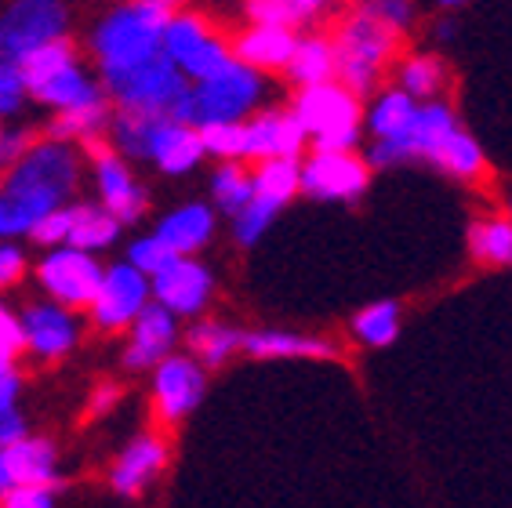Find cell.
Returning <instances> with one entry per match:
<instances>
[{
	"label": "cell",
	"instance_id": "obj_17",
	"mask_svg": "<svg viewBox=\"0 0 512 508\" xmlns=\"http://www.w3.org/2000/svg\"><path fill=\"white\" fill-rule=\"evenodd\" d=\"M309 146L306 127L291 109H262L244 120V160H302Z\"/></svg>",
	"mask_w": 512,
	"mask_h": 508
},
{
	"label": "cell",
	"instance_id": "obj_38",
	"mask_svg": "<svg viewBox=\"0 0 512 508\" xmlns=\"http://www.w3.org/2000/svg\"><path fill=\"white\" fill-rule=\"evenodd\" d=\"M280 215V204L266 200V196H251L237 215H233V236H237L240 247H255L262 236L269 233V225Z\"/></svg>",
	"mask_w": 512,
	"mask_h": 508
},
{
	"label": "cell",
	"instance_id": "obj_43",
	"mask_svg": "<svg viewBox=\"0 0 512 508\" xmlns=\"http://www.w3.org/2000/svg\"><path fill=\"white\" fill-rule=\"evenodd\" d=\"M26 98H30V91H26L22 69L19 66H8V62H0V120L22 113Z\"/></svg>",
	"mask_w": 512,
	"mask_h": 508
},
{
	"label": "cell",
	"instance_id": "obj_27",
	"mask_svg": "<svg viewBox=\"0 0 512 508\" xmlns=\"http://www.w3.org/2000/svg\"><path fill=\"white\" fill-rule=\"evenodd\" d=\"M120 236V222L109 215L106 207H95V204H73V225H69V236L66 244L77 247V251H88V254H99L106 247L117 244Z\"/></svg>",
	"mask_w": 512,
	"mask_h": 508
},
{
	"label": "cell",
	"instance_id": "obj_15",
	"mask_svg": "<svg viewBox=\"0 0 512 508\" xmlns=\"http://www.w3.org/2000/svg\"><path fill=\"white\" fill-rule=\"evenodd\" d=\"M149 305V276L138 273L131 262H117L102 269L99 291L91 298V320L99 323L102 331H124L131 327L142 309Z\"/></svg>",
	"mask_w": 512,
	"mask_h": 508
},
{
	"label": "cell",
	"instance_id": "obj_36",
	"mask_svg": "<svg viewBox=\"0 0 512 508\" xmlns=\"http://www.w3.org/2000/svg\"><path fill=\"white\" fill-rule=\"evenodd\" d=\"M211 196H215L218 211H226V215H237L240 207L255 196L251 175L240 167V160H222V167L211 175Z\"/></svg>",
	"mask_w": 512,
	"mask_h": 508
},
{
	"label": "cell",
	"instance_id": "obj_4",
	"mask_svg": "<svg viewBox=\"0 0 512 508\" xmlns=\"http://www.w3.org/2000/svg\"><path fill=\"white\" fill-rule=\"evenodd\" d=\"M266 95V80L262 73L244 62L229 59L218 69L215 77L189 84L182 102L175 106L171 117L182 120L189 127H207V124H229V120H247L258 109Z\"/></svg>",
	"mask_w": 512,
	"mask_h": 508
},
{
	"label": "cell",
	"instance_id": "obj_6",
	"mask_svg": "<svg viewBox=\"0 0 512 508\" xmlns=\"http://www.w3.org/2000/svg\"><path fill=\"white\" fill-rule=\"evenodd\" d=\"M102 91H106L113 109H135V113H175L182 95L189 91V80L182 69L160 51L153 59L138 62V66L117 69V73H102Z\"/></svg>",
	"mask_w": 512,
	"mask_h": 508
},
{
	"label": "cell",
	"instance_id": "obj_11",
	"mask_svg": "<svg viewBox=\"0 0 512 508\" xmlns=\"http://www.w3.org/2000/svg\"><path fill=\"white\" fill-rule=\"evenodd\" d=\"M102 280V265L95 254L77 251V247H48V254L37 265V284L44 287L51 302L66 309H88Z\"/></svg>",
	"mask_w": 512,
	"mask_h": 508
},
{
	"label": "cell",
	"instance_id": "obj_29",
	"mask_svg": "<svg viewBox=\"0 0 512 508\" xmlns=\"http://www.w3.org/2000/svg\"><path fill=\"white\" fill-rule=\"evenodd\" d=\"M396 77H400L396 88L407 91L414 102H429V98H440V91L447 88V62L440 59V55H429V51L407 55V59L400 62V73H396Z\"/></svg>",
	"mask_w": 512,
	"mask_h": 508
},
{
	"label": "cell",
	"instance_id": "obj_21",
	"mask_svg": "<svg viewBox=\"0 0 512 508\" xmlns=\"http://www.w3.org/2000/svg\"><path fill=\"white\" fill-rule=\"evenodd\" d=\"M164 465H168V443L160 440V436H153V432H142L113 461L109 487L117 490V494H124V498H135V494H142L164 472Z\"/></svg>",
	"mask_w": 512,
	"mask_h": 508
},
{
	"label": "cell",
	"instance_id": "obj_37",
	"mask_svg": "<svg viewBox=\"0 0 512 508\" xmlns=\"http://www.w3.org/2000/svg\"><path fill=\"white\" fill-rule=\"evenodd\" d=\"M469 251H473L480 262L512 265V222H505V218L476 222L473 229H469Z\"/></svg>",
	"mask_w": 512,
	"mask_h": 508
},
{
	"label": "cell",
	"instance_id": "obj_56",
	"mask_svg": "<svg viewBox=\"0 0 512 508\" xmlns=\"http://www.w3.org/2000/svg\"><path fill=\"white\" fill-rule=\"evenodd\" d=\"M509 215H512V200H509Z\"/></svg>",
	"mask_w": 512,
	"mask_h": 508
},
{
	"label": "cell",
	"instance_id": "obj_18",
	"mask_svg": "<svg viewBox=\"0 0 512 508\" xmlns=\"http://www.w3.org/2000/svg\"><path fill=\"white\" fill-rule=\"evenodd\" d=\"M15 487H59V450L48 436H22L0 447V494Z\"/></svg>",
	"mask_w": 512,
	"mask_h": 508
},
{
	"label": "cell",
	"instance_id": "obj_55",
	"mask_svg": "<svg viewBox=\"0 0 512 508\" xmlns=\"http://www.w3.org/2000/svg\"><path fill=\"white\" fill-rule=\"evenodd\" d=\"M0 138H4V124H0Z\"/></svg>",
	"mask_w": 512,
	"mask_h": 508
},
{
	"label": "cell",
	"instance_id": "obj_35",
	"mask_svg": "<svg viewBox=\"0 0 512 508\" xmlns=\"http://www.w3.org/2000/svg\"><path fill=\"white\" fill-rule=\"evenodd\" d=\"M73 59H77V44H73L69 33L66 37L48 40V44H40L37 51H30V55L22 59V80H26V91H33L40 80H48L55 69H62Z\"/></svg>",
	"mask_w": 512,
	"mask_h": 508
},
{
	"label": "cell",
	"instance_id": "obj_34",
	"mask_svg": "<svg viewBox=\"0 0 512 508\" xmlns=\"http://www.w3.org/2000/svg\"><path fill=\"white\" fill-rule=\"evenodd\" d=\"M251 186H255V196H266V200L284 207L298 193V160H287V157L258 160Z\"/></svg>",
	"mask_w": 512,
	"mask_h": 508
},
{
	"label": "cell",
	"instance_id": "obj_7",
	"mask_svg": "<svg viewBox=\"0 0 512 508\" xmlns=\"http://www.w3.org/2000/svg\"><path fill=\"white\" fill-rule=\"evenodd\" d=\"M77 182H80V153L73 149V142L44 138V142H30V149L15 164H8V175H4L0 189L37 196L44 204L59 207L77 193Z\"/></svg>",
	"mask_w": 512,
	"mask_h": 508
},
{
	"label": "cell",
	"instance_id": "obj_28",
	"mask_svg": "<svg viewBox=\"0 0 512 508\" xmlns=\"http://www.w3.org/2000/svg\"><path fill=\"white\" fill-rule=\"evenodd\" d=\"M186 342H189V352H193V360H197L200 367H222V363L240 349L244 334H240L237 327H226V323L200 320L186 331Z\"/></svg>",
	"mask_w": 512,
	"mask_h": 508
},
{
	"label": "cell",
	"instance_id": "obj_25",
	"mask_svg": "<svg viewBox=\"0 0 512 508\" xmlns=\"http://www.w3.org/2000/svg\"><path fill=\"white\" fill-rule=\"evenodd\" d=\"M240 349L258 360H335L338 349L324 338H309V334L291 331H251L244 334Z\"/></svg>",
	"mask_w": 512,
	"mask_h": 508
},
{
	"label": "cell",
	"instance_id": "obj_26",
	"mask_svg": "<svg viewBox=\"0 0 512 508\" xmlns=\"http://www.w3.org/2000/svg\"><path fill=\"white\" fill-rule=\"evenodd\" d=\"M284 73L295 88H309V84L335 80V44H331V37H324V33L298 37Z\"/></svg>",
	"mask_w": 512,
	"mask_h": 508
},
{
	"label": "cell",
	"instance_id": "obj_5",
	"mask_svg": "<svg viewBox=\"0 0 512 508\" xmlns=\"http://www.w3.org/2000/svg\"><path fill=\"white\" fill-rule=\"evenodd\" d=\"M291 113L298 117V124L306 127L316 153H345V149H356V142L364 135V98L353 95L338 80L298 88Z\"/></svg>",
	"mask_w": 512,
	"mask_h": 508
},
{
	"label": "cell",
	"instance_id": "obj_41",
	"mask_svg": "<svg viewBox=\"0 0 512 508\" xmlns=\"http://www.w3.org/2000/svg\"><path fill=\"white\" fill-rule=\"evenodd\" d=\"M69 225H73V204L51 207L48 215L40 218V222L30 229V240L40 247H62L66 244V236H69Z\"/></svg>",
	"mask_w": 512,
	"mask_h": 508
},
{
	"label": "cell",
	"instance_id": "obj_14",
	"mask_svg": "<svg viewBox=\"0 0 512 508\" xmlns=\"http://www.w3.org/2000/svg\"><path fill=\"white\" fill-rule=\"evenodd\" d=\"M149 294L153 302H160L171 316H200L215 294V276L204 262L189 258V254H175L160 273L149 276Z\"/></svg>",
	"mask_w": 512,
	"mask_h": 508
},
{
	"label": "cell",
	"instance_id": "obj_46",
	"mask_svg": "<svg viewBox=\"0 0 512 508\" xmlns=\"http://www.w3.org/2000/svg\"><path fill=\"white\" fill-rule=\"evenodd\" d=\"M0 508H55V487H15L0 494Z\"/></svg>",
	"mask_w": 512,
	"mask_h": 508
},
{
	"label": "cell",
	"instance_id": "obj_16",
	"mask_svg": "<svg viewBox=\"0 0 512 508\" xmlns=\"http://www.w3.org/2000/svg\"><path fill=\"white\" fill-rule=\"evenodd\" d=\"M207 392V374L193 356H175L168 352L164 360L153 367V407L160 421L178 425L182 418L197 411Z\"/></svg>",
	"mask_w": 512,
	"mask_h": 508
},
{
	"label": "cell",
	"instance_id": "obj_51",
	"mask_svg": "<svg viewBox=\"0 0 512 508\" xmlns=\"http://www.w3.org/2000/svg\"><path fill=\"white\" fill-rule=\"evenodd\" d=\"M284 4L291 8V15H295L298 26H302V22L320 19V15L331 8V0H284Z\"/></svg>",
	"mask_w": 512,
	"mask_h": 508
},
{
	"label": "cell",
	"instance_id": "obj_45",
	"mask_svg": "<svg viewBox=\"0 0 512 508\" xmlns=\"http://www.w3.org/2000/svg\"><path fill=\"white\" fill-rule=\"evenodd\" d=\"M244 15L247 22H258V26H291V30H298L295 15L284 0H244Z\"/></svg>",
	"mask_w": 512,
	"mask_h": 508
},
{
	"label": "cell",
	"instance_id": "obj_10",
	"mask_svg": "<svg viewBox=\"0 0 512 508\" xmlns=\"http://www.w3.org/2000/svg\"><path fill=\"white\" fill-rule=\"evenodd\" d=\"M69 33V8L66 0H11L0 11V62L19 66L22 59Z\"/></svg>",
	"mask_w": 512,
	"mask_h": 508
},
{
	"label": "cell",
	"instance_id": "obj_44",
	"mask_svg": "<svg viewBox=\"0 0 512 508\" xmlns=\"http://www.w3.org/2000/svg\"><path fill=\"white\" fill-rule=\"evenodd\" d=\"M22 352H26V334H22L19 313L0 302V360L15 363Z\"/></svg>",
	"mask_w": 512,
	"mask_h": 508
},
{
	"label": "cell",
	"instance_id": "obj_47",
	"mask_svg": "<svg viewBox=\"0 0 512 508\" xmlns=\"http://www.w3.org/2000/svg\"><path fill=\"white\" fill-rule=\"evenodd\" d=\"M22 273H26V254H22V247H15L11 240H0V291L19 284Z\"/></svg>",
	"mask_w": 512,
	"mask_h": 508
},
{
	"label": "cell",
	"instance_id": "obj_20",
	"mask_svg": "<svg viewBox=\"0 0 512 508\" xmlns=\"http://www.w3.org/2000/svg\"><path fill=\"white\" fill-rule=\"evenodd\" d=\"M178 342L175 316L160 302H149L142 313L131 320V342L124 349V367L128 371H153Z\"/></svg>",
	"mask_w": 512,
	"mask_h": 508
},
{
	"label": "cell",
	"instance_id": "obj_39",
	"mask_svg": "<svg viewBox=\"0 0 512 508\" xmlns=\"http://www.w3.org/2000/svg\"><path fill=\"white\" fill-rule=\"evenodd\" d=\"M200 142H204L207 157L218 160H244V120H229V124H207L197 127Z\"/></svg>",
	"mask_w": 512,
	"mask_h": 508
},
{
	"label": "cell",
	"instance_id": "obj_2",
	"mask_svg": "<svg viewBox=\"0 0 512 508\" xmlns=\"http://www.w3.org/2000/svg\"><path fill=\"white\" fill-rule=\"evenodd\" d=\"M171 19V8L149 4V0H120L102 15L88 33V48L102 73L138 66V62L160 55V37Z\"/></svg>",
	"mask_w": 512,
	"mask_h": 508
},
{
	"label": "cell",
	"instance_id": "obj_49",
	"mask_svg": "<svg viewBox=\"0 0 512 508\" xmlns=\"http://www.w3.org/2000/svg\"><path fill=\"white\" fill-rule=\"evenodd\" d=\"M33 135L30 131H22V127H15V131H4V138H0V167L15 164V160L30 149Z\"/></svg>",
	"mask_w": 512,
	"mask_h": 508
},
{
	"label": "cell",
	"instance_id": "obj_33",
	"mask_svg": "<svg viewBox=\"0 0 512 508\" xmlns=\"http://www.w3.org/2000/svg\"><path fill=\"white\" fill-rule=\"evenodd\" d=\"M353 334L371 349H385L400 334V305L396 302H375L353 316Z\"/></svg>",
	"mask_w": 512,
	"mask_h": 508
},
{
	"label": "cell",
	"instance_id": "obj_3",
	"mask_svg": "<svg viewBox=\"0 0 512 508\" xmlns=\"http://www.w3.org/2000/svg\"><path fill=\"white\" fill-rule=\"evenodd\" d=\"M331 44H335V80L364 98L378 88L385 66L396 59L400 33L367 15L364 8H353L338 22Z\"/></svg>",
	"mask_w": 512,
	"mask_h": 508
},
{
	"label": "cell",
	"instance_id": "obj_23",
	"mask_svg": "<svg viewBox=\"0 0 512 508\" xmlns=\"http://www.w3.org/2000/svg\"><path fill=\"white\" fill-rule=\"evenodd\" d=\"M30 98H37L40 106L55 109V113H69V109H84V106L109 102L106 91H102V84H99V77H91L88 69L80 66V59L66 62V66L55 69L48 80H40L37 88L30 91Z\"/></svg>",
	"mask_w": 512,
	"mask_h": 508
},
{
	"label": "cell",
	"instance_id": "obj_50",
	"mask_svg": "<svg viewBox=\"0 0 512 508\" xmlns=\"http://www.w3.org/2000/svg\"><path fill=\"white\" fill-rule=\"evenodd\" d=\"M26 436V418H22L19 407H8L0 411V447H11L15 440Z\"/></svg>",
	"mask_w": 512,
	"mask_h": 508
},
{
	"label": "cell",
	"instance_id": "obj_22",
	"mask_svg": "<svg viewBox=\"0 0 512 508\" xmlns=\"http://www.w3.org/2000/svg\"><path fill=\"white\" fill-rule=\"evenodd\" d=\"M295 44L298 30H291V26H258V22H251L247 30L233 37L229 51H233V59L258 69V73H284Z\"/></svg>",
	"mask_w": 512,
	"mask_h": 508
},
{
	"label": "cell",
	"instance_id": "obj_52",
	"mask_svg": "<svg viewBox=\"0 0 512 508\" xmlns=\"http://www.w3.org/2000/svg\"><path fill=\"white\" fill-rule=\"evenodd\" d=\"M117 396H120L117 385H102V389L91 396V407H95V411H106V407H113V400H117Z\"/></svg>",
	"mask_w": 512,
	"mask_h": 508
},
{
	"label": "cell",
	"instance_id": "obj_32",
	"mask_svg": "<svg viewBox=\"0 0 512 508\" xmlns=\"http://www.w3.org/2000/svg\"><path fill=\"white\" fill-rule=\"evenodd\" d=\"M414 109H418V102H414L407 91L389 88L371 102V109L364 113V124L371 127V135L375 138H393L396 131H404L407 127V120L414 117Z\"/></svg>",
	"mask_w": 512,
	"mask_h": 508
},
{
	"label": "cell",
	"instance_id": "obj_53",
	"mask_svg": "<svg viewBox=\"0 0 512 508\" xmlns=\"http://www.w3.org/2000/svg\"><path fill=\"white\" fill-rule=\"evenodd\" d=\"M436 4H440V8H444V11H454V8H465L469 0H436Z\"/></svg>",
	"mask_w": 512,
	"mask_h": 508
},
{
	"label": "cell",
	"instance_id": "obj_40",
	"mask_svg": "<svg viewBox=\"0 0 512 508\" xmlns=\"http://www.w3.org/2000/svg\"><path fill=\"white\" fill-rule=\"evenodd\" d=\"M171 258H175V254L168 251V244H164L157 233L138 236V240H131V247H128V262L135 265L138 273H146V276L160 273V269H164Z\"/></svg>",
	"mask_w": 512,
	"mask_h": 508
},
{
	"label": "cell",
	"instance_id": "obj_1",
	"mask_svg": "<svg viewBox=\"0 0 512 508\" xmlns=\"http://www.w3.org/2000/svg\"><path fill=\"white\" fill-rule=\"evenodd\" d=\"M109 146L124 160H146L164 175H189L207 157L197 127L182 124L168 113H135L117 109L109 117Z\"/></svg>",
	"mask_w": 512,
	"mask_h": 508
},
{
	"label": "cell",
	"instance_id": "obj_9",
	"mask_svg": "<svg viewBox=\"0 0 512 508\" xmlns=\"http://www.w3.org/2000/svg\"><path fill=\"white\" fill-rule=\"evenodd\" d=\"M160 51L182 69V77H186L189 84L215 77L218 69L233 59L229 40L218 37V33L207 26L204 15H197V11H171L168 26H164V37H160Z\"/></svg>",
	"mask_w": 512,
	"mask_h": 508
},
{
	"label": "cell",
	"instance_id": "obj_31",
	"mask_svg": "<svg viewBox=\"0 0 512 508\" xmlns=\"http://www.w3.org/2000/svg\"><path fill=\"white\" fill-rule=\"evenodd\" d=\"M109 117H113L109 102L69 109V113H55V120L48 124V138H55V142H88V138H99L102 131H106Z\"/></svg>",
	"mask_w": 512,
	"mask_h": 508
},
{
	"label": "cell",
	"instance_id": "obj_19",
	"mask_svg": "<svg viewBox=\"0 0 512 508\" xmlns=\"http://www.w3.org/2000/svg\"><path fill=\"white\" fill-rule=\"evenodd\" d=\"M22 320V334H26V352H33L37 360H62L66 352L77 349L80 342V323L59 302H37L30 305Z\"/></svg>",
	"mask_w": 512,
	"mask_h": 508
},
{
	"label": "cell",
	"instance_id": "obj_24",
	"mask_svg": "<svg viewBox=\"0 0 512 508\" xmlns=\"http://www.w3.org/2000/svg\"><path fill=\"white\" fill-rule=\"evenodd\" d=\"M153 233L168 244L171 254H197L215 236V211L207 204H182L171 215L160 218V225Z\"/></svg>",
	"mask_w": 512,
	"mask_h": 508
},
{
	"label": "cell",
	"instance_id": "obj_13",
	"mask_svg": "<svg viewBox=\"0 0 512 508\" xmlns=\"http://www.w3.org/2000/svg\"><path fill=\"white\" fill-rule=\"evenodd\" d=\"M80 146H84V153H88L91 164H95V186H99L102 207H106L120 225H135L138 218L146 215L149 200H146V189L138 186V178L131 175L128 160L120 157L109 142H102V138H88V142H80Z\"/></svg>",
	"mask_w": 512,
	"mask_h": 508
},
{
	"label": "cell",
	"instance_id": "obj_48",
	"mask_svg": "<svg viewBox=\"0 0 512 508\" xmlns=\"http://www.w3.org/2000/svg\"><path fill=\"white\" fill-rule=\"evenodd\" d=\"M22 392V374L15 363L0 360V411H8V407H15V400H19Z\"/></svg>",
	"mask_w": 512,
	"mask_h": 508
},
{
	"label": "cell",
	"instance_id": "obj_12",
	"mask_svg": "<svg viewBox=\"0 0 512 508\" xmlns=\"http://www.w3.org/2000/svg\"><path fill=\"white\" fill-rule=\"evenodd\" d=\"M371 186V167L353 149L345 153H316L298 160V193L313 200H360Z\"/></svg>",
	"mask_w": 512,
	"mask_h": 508
},
{
	"label": "cell",
	"instance_id": "obj_42",
	"mask_svg": "<svg viewBox=\"0 0 512 508\" xmlns=\"http://www.w3.org/2000/svg\"><path fill=\"white\" fill-rule=\"evenodd\" d=\"M360 8H364L367 15H375L378 22H385V26H389V30H396L400 37L411 30L414 15H418L414 0H360Z\"/></svg>",
	"mask_w": 512,
	"mask_h": 508
},
{
	"label": "cell",
	"instance_id": "obj_54",
	"mask_svg": "<svg viewBox=\"0 0 512 508\" xmlns=\"http://www.w3.org/2000/svg\"><path fill=\"white\" fill-rule=\"evenodd\" d=\"M451 30H454L451 22H440V26H436V33H440V40H447V37H451Z\"/></svg>",
	"mask_w": 512,
	"mask_h": 508
},
{
	"label": "cell",
	"instance_id": "obj_8",
	"mask_svg": "<svg viewBox=\"0 0 512 508\" xmlns=\"http://www.w3.org/2000/svg\"><path fill=\"white\" fill-rule=\"evenodd\" d=\"M454 127H458V117H454V109L447 106L444 98L418 102L404 131H396L393 138H375L367 167H400L411 164V160H429L433 164L444 138L451 135Z\"/></svg>",
	"mask_w": 512,
	"mask_h": 508
},
{
	"label": "cell",
	"instance_id": "obj_30",
	"mask_svg": "<svg viewBox=\"0 0 512 508\" xmlns=\"http://www.w3.org/2000/svg\"><path fill=\"white\" fill-rule=\"evenodd\" d=\"M440 171H447V175H454V178H480L483 175V167H487V160H483V149H480V142H476L469 131H465L462 124L454 127L451 135L444 138V146H440V153H436V160H433Z\"/></svg>",
	"mask_w": 512,
	"mask_h": 508
}]
</instances>
